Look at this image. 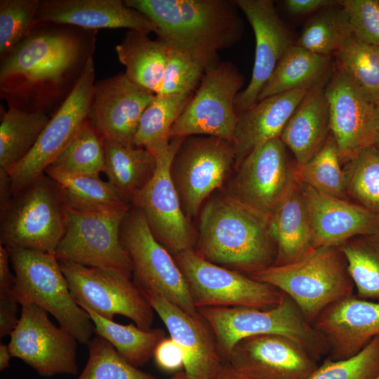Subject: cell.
Here are the masks:
<instances>
[{
    "label": "cell",
    "instance_id": "obj_41",
    "mask_svg": "<svg viewBox=\"0 0 379 379\" xmlns=\"http://www.w3.org/2000/svg\"><path fill=\"white\" fill-rule=\"evenodd\" d=\"M343 171L347 194L379 216V152L373 146L361 149Z\"/></svg>",
    "mask_w": 379,
    "mask_h": 379
},
{
    "label": "cell",
    "instance_id": "obj_22",
    "mask_svg": "<svg viewBox=\"0 0 379 379\" xmlns=\"http://www.w3.org/2000/svg\"><path fill=\"white\" fill-rule=\"evenodd\" d=\"M312 325L327 343L328 359H349L379 336V302L349 295L325 308Z\"/></svg>",
    "mask_w": 379,
    "mask_h": 379
},
{
    "label": "cell",
    "instance_id": "obj_42",
    "mask_svg": "<svg viewBox=\"0 0 379 379\" xmlns=\"http://www.w3.org/2000/svg\"><path fill=\"white\" fill-rule=\"evenodd\" d=\"M87 345L88 359L77 379H157L129 364L111 343L98 335Z\"/></svg>",
    "mask_w": 379,
    "mask_h": 379
},
{
    "label": "cell",
    "instance_id": "obj_24",
    "mask_svg": "<svg viewBox=\"0 0 379 379\" xmlns=\"http://www.w3.org/2000/svg\"><path fill=\"white\" fill-rule=\"evenodd\" d=\"M314 248L339 246L352 238L379 232V216L364 206L323 194L300 183Z\"/></svg>",
    "mask_w": 379,
    "mask_h": 379
},
{
    "label": "cell",
    "instance_id": "obj_14",
    "mask_svg": "<svg viewBox=\"0 0 379 379\" xmlns=\"http://www.w3.org/2000/svg\"><path fill=\"white\" fill-rule=\"evenodd\" d=\"M59 262L70 292L81 307L110 320L123 315L143 330L151 328L154 310L131 279L113 270Z\"/></svg>",
    "mask_w": 379,
    "mask_h": 379
},
{
    "label": "cell",
    "instance_id": "obj_54",
    "mask_svg": "<svg viewBox=\"0 0 379 379\" xmlns=\"http://www.w3.org/2000/svg\"><path fill=\"white\" fill-rule=\"evenodd\" d=\"M377 114V132L373 147L379 152V102L375 105Z\"/></svg>",
    "mask_w": 379,
    "mask_h": 379
},
{
    "label": "cell",
    "instance_id": "obj_28",
    "mask_svg": "<svg viewBox=\"0 0 379 379\" xmlns=\"http://www.w3.org/2000/svg\"><path fill=\"white\" fill-rule=\"evenodd\" d=\"M271 227L277 244L274 265L297 262L314 249L309 213L296 179L272 213Z\"/></svg>",
    "mask_w": 379,
    "mask_h": 379
},
{
    "label": "cell",
    "instance_id": "obj_9",
    "mask_svg": "<svg viewBox=\"0 0 379 379\" xmlns=\"http://www.w3.org/2000/svg\"><path fill=\"white\" fill-rule=\"evenodd\" d=\"M244 84V76L230 61L220 62L208 68L173 125L170 139L206 135L233 143L238 121L234 100Z\"/></svg>",
    "mask_w": 379,
    "mask_h": 379
},
{
    "label": "cell",
    "instance_id": "obj_44",
    "mask_svg": "<svg viewBox=\"0 0 379 379\" xmlns=\"http://www.w3.org/2000/svg\"><path fill=\"white\" fill-rule=\"evenodd\" d=\"M379 373V336L360 352L346 359L328 358L308 379H375Z\"/></svg>",
    "mask_w": 379,
    "mask_h": 379
},
{
    "label": "cell",
    "instance_id": "obj_34",
    "mask_svg": "<svg viewBox=\"0 0 379 379\" xmlns=\"http://www.w3.org/2000/svg\"><path fill=\"white\" fill-rule=\"evenodd\" d=\"M94 326V333L107 340L131 365H144L153 356L157 345L166 338L160 328L143 330L133 324L123 325L107 319L86 308Z\"/></svg>",
    "mask_w": 379,
    "mask_h": 379
},
{
    "label": "cell",
    "instance_id": "obj_2",
    "mask_svg": "<svg viewBox=\"0 0 379 379\" xmlns=\"http://www.w3.org/2000/svg\"><path fill=\"white\" fill-rule=\"evenodd\" d=\"M156 27L157 39L181 51L206 70L220 61L218 53L236 44L244 25L235 1L124 0Z\"/></svg>",
    "mask_w": 379,
    "mask_h": 379
},
{
    "label": "cell",
    "instance_id": "obj_18",
    "mask_svg": "<svg viewBox=\"0 0 379 379\" xmlns=\"http://www.w3.org/2000/svg\"><path fill=\"white\" fill-rule=\"evenodd\" d=\"M330 113L331 133L341 162L373 145L377 132L375 105L338 67L324 88Z\"/></svg>",
    "mask_w": 379,
    "mask_h": 379
},
{
    "label": "cell",
    "instance_id": "obj_11",
    "mask_svg": "<svg viewBox=\"0 0 379 379\" xmlns=\"http://www.w3.org/2000/svg\"><path fill=\"white\" fill-rule=\"evenodd\" d=\"M174 258L197 309L243 306L265 310L278 305L284 298V293L277 288L212 263L193 249Z\"/></svg>",
    "mask_w": 379,
    "mask_h": 379
},
{
    "label": "cell",
    "instance_id": "obj_10",
    "mask_svg": "<svg viewBox=\"0 0 379 379\" xmlns=\"http://www.w3.org/2000/svg\"><path fill=\"white\" fill-rule=\"evenodd\" d=\"M131 206L94 212L69 208L66 231L55 252L56 258L113 270L131 279L132 263L120 239L121 225Z\"/></svg>",
    "mask_w": 379,
    "mask_h": 379
},
{
    "label": "cell",
    "instance_id": "obj_17",
    "mask_svg": "<svg viewBox=\"0 0 379 379\" xmlns=\"http://www.w3.org/2000/svg\"><path fill=\"white\" fill-rule=\"evenodd\" d=\"M286 147L277 138L253 150L237 168L227 194L271 215L295 180Z\"/></svg>",
    "mask_w": 379,
    "mask_h": 379
},
{
    "label": "cell",
    "instance_id": "obj_5",
    "mask_svg": "<svg viewBox=\"0 0 379 379\" xmlns=\"http://www.w3.org/2000/svg\"><path fill=\"white\" fill-rule=\"evenodd\" d=\"M249 276L288 296L311 324L328 305L354 294V284L338 246L316 248L297 262Z\"/></svg>",
    "mask_w": 379,
    "mask_h": 379
},
{
    "label": "cell",
    "instance_id": "obj_48",
    "mask_svg": "<svg viewBox=\"0 0 379 379\" xmlns=\"http://www.w3.org/2000/svg\"><path fill=\"white\" fill-rule=\"evenodd\" d=\"M18 305L11 295H0V338L11 335L16 327Z\"/></svg>",
    "mask_w": 379,
    "mask_h": 379
},
{
    "label": "cell",
    "instance_id": "obj_36",
    "mask_svg": "<svg viewBox=\"0 0 379 379\" xmlns=\"http://www.w3.org/2000/svg\"><path fill=\"white\" fill-rule=\"evenodd\" d=\"M352 36L348 15L337 1L316 13L295 44L315 53L331 55L340 51Z\"/></svg>",
    "mask_w": 379,
    "mask_h": 379
},
{
    "label": "cell",
    "instance_id": "obj_4",
    "mask_svg": "<svg viewBox=\"0 0 379 379\" xmlns=\"http://www.w3.org/2000/svg\"><path fill=\"white\" fill-rule=\"evenodd\" d=\"M197 310L214 335L222 361L240 340L258 335L286 337L317 361L328 354L324 337L286 294L278 305L270 309L238 306L201 307Z\"/></svg>",
    "mask_w": 379,
    "mask_h": 379
},
{
    "label": "cell",
    "instance_id": "obj_52",
    "mask_svg": "<svg viewBox=\"0 0 379 379\" xmlns=\"http://www.w3.org/2000/svg\"><path fill=\"white\" fill-rule=\"evenodd\" d=\"M208 379H246L230 364L223 361L218 369Z\"/></svg>",
    "mask_w": 379,
    "mask_h": 379
},
{
    "label": "cell",
    "instance_id": "obj_32",
    "mask_svg": "<svg viewBox=\"0 0 379 379\" xmlns=\"http://www.w3.org/2000/svg\"><path fill=\"white\" fill-rule=\"evenodd\" d=\"M51 117L8 107L0 124V168L8 173L30 152Z\"/></svg>",
    "mask_w": 379,
    "mask_h": 379
},
{
    "label": "cell",
    "instance_id": "obj_25",
    "mask_svg": "<svg viewBox=\"0 0 379 379\" xmlns=\"http://www.w3.org/2000/svg\"><path fill=\"white\" fill-rule=\"evenodd\" d=\"M36 22H50L80 28H125L149 34L156 32L151 20L122 0H41Z\"/></svg>",
    "mask_w": 379,
    "mask_h": 379
},
{
    "label": "cell",
    "instance_id": "obj_26",
    "mask_svg": "<svg viewBox=\"0 0 379 379\" xmlns=\"http://www.w3.org/2000/svg\"><path fill=\"white\" fill-rule=\"evenodd\" d=\"M308 93L298 89L276 94L238 114L233 140L236 168L255 148L280 137L290 117Z\"/></svg>",
    "mask_w": 379,
    "mask_h": 379
},
{
    "label": "cell",
    "instance_id": "obj_35",
    "mask_svg": "<svg viewBox=\"0 0 379 379\" xmlns=\"http://www.w3.org/2000/svg\"><path fill=\"white\" fill-rule=\"evenodd\" d=\"M45 173L60 185L69 208L81 212L114 210L131 206L124 202L100 175H70L49 169Z\"/></svg>",
    "mask_w": 379,
    "mask_h": 379
},
{
    "label": "cell",
    "instance_id": "obj_13",
    "mask_svg": "<svg viewBox=\"0 0 379 379\" xmlns=\"http://www.w3.org/2000/svg\"><path fill=\"white\" fill-rule=\"evenodd\" d=\"M94 79L92 57L72 91L51 117L33 148L9 173L13 196L45 172L88 119Z\"/></svg>",
    "mask_w": 379,
    "mask_h": 379
},
{
    "label": "cell",
    "instance_id": "obj_15",
    "mask_svg": "<svg viewBox=\"0 0 379 379\" xmlns=\"http://www.w3.org/2000/svg\"><path fill=\"white\" fill-rule=\"evenodd\" d=\"M183 138L171 140L156 156L157 168L149 182L133 197L131 205L145 215L155 239L173 256L194 249V236L171 175V166Z\"/></svg>",
    "mask_w": 379,
    "mask_h": 379
},
{
    "label": "cell",
    "instance_id": "obj_51",
    "mask_svg": "<svg viewBox=\"0 0 379 379\" xmlns=\"http://www.w3.org/2000/svg\"><path fill=\"white\" fill-rule=\"evenodd\" d=\"M12 197L10 175L5 170L0 168V215L6 210Z\"/></svg>",
    "mask_w": 379,
    "mask_h": 379
},
{
    "label": "cell",
    "instance_id": "obj_19",
    "mask_svg": "<svg viewBox=\"0 0 379 379\" xmlns=\"http://www.w3.org/2000/svg\"><path fill=\"white\" fill-rule=\"evenodd\" d=\"M225 361L246 379H308L319 366L304 348L279 335L242 339Z\"/></svg>",
    "mask_w": 379,
    "mask_h": 379
},
{
    "label": "cell",
    "instance_id": "obj_23",
    "mask_svg": "<svg viewBox=\"0 0 379 379\" xmlns=\"http://www.w3.org/2000/svg\"><path fill=\"white\" fill-rule=\"evenodd\" d=\"M140 291L165 324L170 337L182 350L184 371L188 379H208L223 361L205 319L201 314H189L159 294Z\"/></svg>",
    "mask_w": 379,
    "mask_h": 379
},
{
    "label": "cell",
    "instance_id": "obj_43",
    "mask_svg": "<svg viewBox=\"0 0 379 379\" xmlns=\"http://www.w3.org/2000/svg\"><path fill=\"white\" fill-rule=\"evenodd\" d=\"M41 0H0V58L32 31Z\"/></svg>",
    "mask_w": 379,
    "mask_h": 379
},
{
    "label": "cell",
    "instance_id": "obj_21",
    "mask_svg": "<svg viewBox=\"0 0 379 379\" xmlns=\"http://www.w3.org/2000/svg\"><path fill=\"white\" fill-rule=\"evenodd\" d=\"M154 95L124 73L98 81L88 119L104 139L134 145L140 117Z\"/></svg>",
    "mask_w": 379,
    "mask_h": 379
},
{
    "label": "cell",
    "instance_id": "obj_53",
    "mask_svg": "<svg viewBox=\"0 0 379 379\" xmlns=\"http://www.w3.org/2000/svg\"><path fill=\"white\" fill-rule=\"evenodd\" d=\"M12 357L8 345L0 344V370L3 371L10 366V360Z\"/></svg>",
    "mask_w": 379,
    "mask_h": 379
},
{
    "label": "cell",
    "instance_id": "obj_49",
    "mask_svg": "<svg viewBox=\"0 0 379 379\" xmlns=\"http://www.w3.org/2000/svg\"><path fill=\"white\" fill-rule=\"evenodd\" d=\"M336 1L332 0H286L284 1V6L285 9L293 15H304L317 13L323 8L334 4Z\"/></svg>",
    "mask_w": 379,
    "mask_h": 379
},
{
    "label": "cell",
    "instance_id": "obj_55",
    "mask_svg": "<svg viewBox=\"0 0 379 379\" xmlns=\"http://www.w3.org/2000/svg\"><path fill=\"white\" fill-rule=\"evenodd\" d=\"M170 379H188V378L185 371H180Z\"/></svg>",
    "mask_w": 379,
    "mask_h": 379
},
{
    "label": "cell",
    "instance_id": "obj_56",
    "mask_svg": "<svg viewBox=\"0 0 379 379\" xmlns=\"http://www.w3.org/2000/svg\"><path fill=\"white\" fill-rule=\"evenodd\" d=\"M375 379H379V373H378V375L375 378Z\"/></svg>",
    "mask_w": 379,
    "mask_h": 379
},
{
    "label": "cell",
    "instance_id": "obj_47",
    "mask_svg": "<svg viewBox=\"0 0 379 379\" xmlns=\"http://www.w3.org/2000/svg\"><path fill=\"white\" fill-rule=\"evenodd\" d=\"M153 356L157 364L167 371H175L184 365L183 351L171 337L164 338L157 345Z\"/></svg>",
    "mask_w": 379,
    "mask_h": 379
},
{
    "label": "cell",
    "instance_id": "obj_38",
    "mask_svg": "<svg viewBox=\"0 0 379 379\" xmlns=\"http://www.w3.org/2000/svg\"><path fill=\"white\" fill-rule=\"evenodd\" d=\"M46 169L70 175H100L105 172L103 138L89 119Z\"/></svg>",
    "mask_w": 379,
    "mask_h": 379
},
{
    "label": "cell",
    "instance_id": "obj_8",
    "mask_svg": "<svg viewBox=\"0 0 379 379\" xmlns=\"http://www.w3.org/2000/svg\"><path fill=\"white\" fill-rule=\"evenodd\" d=\"M120 239L132 263L133 282L140 289L159 294L189 314L200 316L174 257L155 239L139 208L131 206L127 211Z\"/></svg>",
    "mask_w": 379,
    "mask_h": 379
},
{
    "label": "cell",
    "instance_id": "obj_16",
    "mask_svg": "<svg viewBox=\"0 0 379 379\" xmlns=\"http://www.w3.org/2000/svg\"><path fill=\"white\" fill-rule=\"evenodd\" d=\"M48 312L34 305L22 306L18 324L10 335L8 347L39 375H75L78 371V340L67 331L52 323Z\"/></svg>",
    "mask_w": 379,
    "mask_h": 379
},
{
    "label": "cell",
    "instance_id": "obj_40",
    "mask_svg": "<svg viewBox=\"0 0 379 379\" xmlns=\"http://www.w3.org/2000/svg\"><path fill=\"white\" fill-rule=\"evenodd\" d=\"M337 67L343 71L373 104L379 102V46L353 36L335 54Z\"/></svg>",
    "mask_w": 379,
    "mask_h": 379
},
{
    "label": "cell",
    "instance_id": "obj_29",
    "mask_svg": "<svg viewBox=\"0 0 379 379\" xmlns=\"http://www.w3.org/2000/svg\"><path fill=\"white\" fill-rule=\"evenodd\" d=\"M335 71L331 55L313 53L296 44L285 51L258 102L293 90L325 88Z\"/></svg>",
    "mask_w": 379,
    "mask_h": 379
},
{
    "label": "cell",
    "instance_id": "obj_7",
    "mask_svg": "<svg viewBox=\"0 0 379 379\" xmlns=\"http://www.w3.org/2000/svg\"><path fill=\"white\" fill-rule=\"evenodd\" d=\"M69 208L59 183L44 172L13 196L0 215L1 245L55 254Z\"/></svg>",
    "mask_w": 379,
    "mask_h": 379
},
{
    "label": "cell",
    "instance_id": "obj_46",
    "mask_svg": "<svg viewBox=\"0 0 379 379\" xmlns=\"http://www.w3.org/2000/svg\"><path fill=\"white\" fill-rule=\"evenodd\" d=\"M353 36L371 45L379 46L378 0H343Z\"/></svg>",
    "mask_w": 379,
    "mask_h": 379
},
{
    "label": "cell",
    "instance_id": "obj_33",
    "mask_svg": "<svg viewBox=\"0 0 379 379\" xmlns=\"http://www.w3.org/2000/svg\"><path fill=\"white\" fill-rule=\"evenodd\" d=\"M193 94H155L142 113L134 138V145L155 157L170 145V132Z\"/></svg>",
    "mask_w": 379,
    "mask_h": 379
},
{
    "label": "cell",
    "instance_id": "obj_45",
    "mask_svg": "<svg viewBox=\"0 0 379 379\" xmlns=\"http://www.w3.org/2000/svg\"><path fill=\"white\" fill-rule=\"evenodd\" d=\"M168 60L157 94H193L205 73L204 68L187 53L168 47Z\"/></svg>",
    "mask_w": 379,
    "mask_h": 379
},
{
    "label": "cell",
    "instance_id": "obj_27",
    "mask_svg": "<svg viewBox=\"0 0 379 379\" xmlns=\"http://www.w3.org/2000/svg\"><path fill=\"white\" fill-rule=\"evenodd\" d=\"M330 134L328 103L324 88H319L305 96L279 138L293 152L296 165H302L321 149Z\"/></svg>",
    "mask_w": 379,
    "mask_h": 379
},
{
    "label": "cell",
    "instance_id": "obj_37",
    "mask_svg": "<svg viewBox=\"0 0 379 379\" xmlns=\"http://www.w3.org/2000/svg\"><path fill=\"white\" fill-rule=\"evenodd\" d=\"M359 298L379 302V232L350 239L338 246Z\"/></svg>",
    "mask_w": 379,
    "mask_h": 379
},
{
    "label": "cell",
    "instance_id": "obj_12",
    "mask_svg": "<svg viewBox=\"0 0 379 379\" xmlns=\"http://www.w3.org/2000/svg\"><path fill=\"white\" fill-rule=\"evenodd\" d=\"M235 164L233 143L206 135L183 138L171 166V175L182 210L190 220L204 200L220 188Z\"/></svg>",
    "mask_w": 379,
    "mask_h": 379
},
{
    "label": "cell",
    "instance_id": "obj_39",
    "mask_svg": "<svg viewBox=\"0 0 379 379\" xmlns=\"http://www.w3.org/2000/svg\"><path fill=\"white\" fill-rule=\"evenodd\" d=\"M336 142L331 133L321 149L309 161L293 168L295 179L314 190L345 199L346 182Z\"/></svg>",
    "mask_w": 379,
    "mask_h": 379
},
{
    "label": "cell",
    "instance_id": "obj_1",
    "mask_svg": "<svg viewBox=\"0 0 379 379\" xmlns=\"http://www.w3.org/2000/svg\"><path fill=\"white\" fill-rule=\"evenodd\" d=\"M96 31L36 22L30 33L1 58V98L8 107L53 114L93 57Z\"/></svg>",
    "mask_w": 379,
    "mask_h": 379
},
{
    "label": "cell",
    "instance_id": "obj_31",
    "mask_svg": "<svg viewBox=\"0 0 379 379\" xmlns=\"http://www.w3.org/2000/svg\"><path fill=\"white\" fill-rule=\"evenodd\" d=\"M105 173L119 197L130 204L153 177L156 157L143 147L104 139Z\"/></svg>",
    "mask_w": 379,
    "mask_h": 379
},
{
    "label": "cell",
    "instance_id": "obj_57",
    "mask_svg": "<svg viewBox=\"0 0 379 379\" xmlns=\"http://www.w3.org/2000/svg\"><path fill=\"white\" fill-rule=\"evenodd\" d=\"M378 2H379V0H378Z\"/></svg>",
    "mask_w": 379,
    "mask_h": 379
},
{
    "label": "cell",
    "instance_id": "obj_3",
    "mask_svg": "<svg viewBox=\"0 0 379 379\" xmlns=\"http://www.w3.org/2000/svg\"><path fill=\"white\" fill-rule=\"evenodd\" d=\"M195 252L223 267L252 274L274 265L271 215L225 194L209 200L199 217Z\"/></svg>",
    "mask_w": 379,
    "mask_h": 379
},
{
    "label": "cell",
    "instance_id": "obj_6",
    "mask_svg": "<svg viewBox=\"0 0 379 379\" xmlns=\"http://www.w3.org/2000/svg\"><path fill=\"white\" fill-rule=\"evenodd\" d=\"M9 250L15 277L12 298L21 306L34 305L46 310L78 342L87 344L93 338V324L72 296L55 254Z\"/></svg>",
    "mask_w": 379,
    "mask_h": 379
},
{
    "label": "cell",
    "instance_id": "obj_30",
    "mask_svg": "<svg viewBox=\"0 0 379 379\" xmlns=\"http://www.w3.org/2000/svg\"><path fill=\"white\" fill-rule=\"evenodd\" d=\"M149 34L127 30L115 46L119 61L125 67V77L137 86L154 94L160 90L168 60V47Z\"/></svg>",
    "mask_w": 379,
    "mask_h": 379
},
{
    "label": "cell",
    "instance_id": "obj_50",
    "mask_svg": "<svg viewBox=\"0 0 379 379\" xmlns=\"http://www.w3.org/2000/svg\"><path fill=\"white\" fill-rule=\"evenodd\" d=\"M9 260V248L0 245V295H11L15 286V277L10 270Z\"/></svg>",
    "mask_w": 379,
    "mask_h": 379
},
{
    "label": "cell",
    "instance_id": "obj_20",
    "mask_svg": "<svg viewBox=\"0 0 379 379\" xmlns=\"http://www.w3.org/2000/svg\"><path fill=\"white\" fill-rule=\"evenodd\" d=\"M234 1L246 17L255 39L251 79L234 100V109L239 114L258 102L261 91L282 55L293 44L291 33L280 20L272 1Z\"/></svg>",
    "mask_w": 379,
    "mask_h": 379
}]
</instances>
